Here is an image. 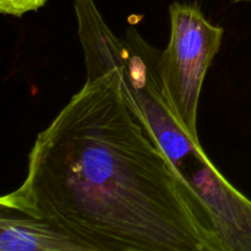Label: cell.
Segmentation results:
<instances>
[{
    "instance_id": "52a82bcc",
    "label": "cell",
    "mask_w": 251,
    "mask_h": 251,
    "mask_svg": "<svg viewBox=\"0 0 251 251\" xmlns=\"http://www.w3.org/2000/svg\"><path fill=\"white\" fill-rule=\"evenodd\" d=\"M228 1L233 2V4H242V2H249V4H251V0H228Z\"/></svg>"
},
{
    "instance_id": "7a4b0ae2",
    "label": "cell",
    "mask_w": 251,
    "mask_h": 251,
    "mask_svg": "<svg viewBox=\"0 0 251 251\" xmlns=\"http://www.w3.org/2000/svg\"><path fill=\"white\" fill-rule=\"evenodd\" d=\"M74 9L87 78L114 71L147 131L188 178L195 167L210 158L169 109L159 78L161 50L134 27L125 31L124 38L115 36L95 0H75Z\"/></svg>"
},
{
    "instance_id": "5b68a950",
    "label": "cell",
    "mask_w": 251,
    "mask_h": 251,
    "mask_svg": "<svg viewBox=\"0 0 251 251\" xmlns=\"http://www.w3.org/2000/svg\"><path fill=\"white\" fill-rule=\"evenodd\" d=\"M0 250L83 251L70 237L46 221L4 212L0 218Z\"/></svg>"
},
{
    "instance_id": "277c9868",
    "label": "cell",
    "mask_w": 251,
    "mask_h": 251,
    "mask_svg": "<svg viewBox=\"0 0 251 251\" xmlns=\"http://www.w3.org/2000/svg\"><path fill=\"white\" fill-rule=\"evenodd\" d=\"M189 181L217 218L227 251H251V201L234 188L211 161L196 167Z\"/></svg>"
},
{
    "instance_id": "6da1fadb",
    "label": "cell",
    "mask_w": 251,
    "mask_h": 251,
    "mask_svg": "<svg viewBox=\"0 0 251 251\" xmlns=\"http://www.w3.org/2000/svg\"><path fill=\"white\" fill-rule=\"evenodd\" d=\"M0 206L46 221L83 251H227L213 211L113 70L86 78L37 135L26 178Z\"/></svg>"
},
{
    "instance_id": "8992f818",
    "label": "cell",
    "mask_w": 251,
    "mask_h": 251,
    "mask_svg": "<svg viewBox=\"0 0 251 251\" xmlns=\"http://www.w3.org/2000/svg\"><path fill=\"white\" fill-rule=\"evenodd\" d=\"M47 1L48 0H0V11L2 15L22 17L27 12L39 10Z\"/></svg>"
},
{
    "instance_id": "3957f363",
    "label": "cell",
    "mask_w": 251,
    "mask_h": 251,
    "mask_svg": "<svg viewBox=\"0 0 251 251\" xmlns=\"http://www.w3.org/2000/svg\"><path fill=\"white\" fill-rule=\"evenodd\" d=\"M171 37L158 60L159 78L169 109L191 139L200 144L198 109L208 69L222 44L225 29L203 16L199 6L176 1L169 6Z\"/></svg>"
}]
</instances>
